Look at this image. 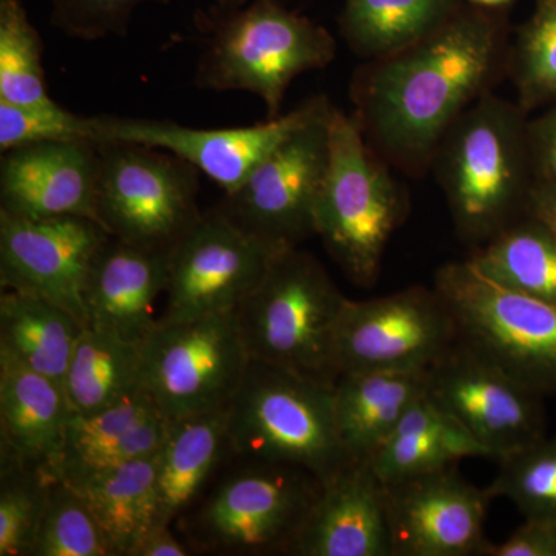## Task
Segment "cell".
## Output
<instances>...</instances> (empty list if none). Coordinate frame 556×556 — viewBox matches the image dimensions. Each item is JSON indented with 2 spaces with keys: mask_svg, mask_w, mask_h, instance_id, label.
<instances>
[{
  "mask_svg": "<svg viewBox=\"0 0 556 556\" xmlns=\"http://www.w3.org/2000/svg\"><path fill=\"white\" fill-rule=\"evenodd\" d=\"M529 113L486 93L447 131L431 169L447 200L460 239L482 247L525 217L535 185Z\"/></svg>",
  "mask_w": 556,
  "mask_h": 556,
  "instance_id": "7a4b0ae2",
  "label": "cell"
},
{
  "mask_svg": "<svg viewBox=\"0 0 556 556\" xmlns=\"http://www.w3.org/2000/svg\"><path fill=\"white\" fill-rule=\"evenodd\" d=\"M457 343L455 320L437 289L412 287L346 299L336 328L339 376L351 371H428Z\"/></svg>",
  "mask_w": 556,
  "mask_h": 556,
  "instance_id": "7c38bea8",
  "label": "cell"
},
{
  "mask_svg": "<svg viewBox=\"0 0 556 556\" xmlns=\"http://www.w3.org/2000/svg\"><path fill=\"white\" fill-rule=\"evenodd\" d=\"M193 555L188 544L174 527H150L127 556H189Z\"/></svg>",
  "mask_w": 556,
  "mask_h": 556,
  "instance_id": "ab89813d",
  "label": "cell"
},
{
  "mask_svg": "<svg viewBox=\"0 0 556 556\" xmlns=\"http://www.w3.org/2000/svg\"><path fill=\"white\" fill-rule=\"evenodd\" d=\"M345 302L313 254L285 249L236 311L249 356L334 386L336 328Z\"/></svg>",
  "mask_w": 556,
  "mask_h": 556,
  "instance_id": "52a82bcc",
  "label": "cell"
},
{
  "mask_svg": "<svg viewBox=\"0 0 556 556\" xmlns=\"http://www.w3.org/2000/svg\"><path fill=\"white\" fill-rule=\"evenodd\" d=\"M527 131L536 179H556V101L544 115L529 121Z\"/></svg>",
  "mask_w": 556,
  "mask_h": 556,
  "instance_id": "f35d334b",
  "label": "cell"
},
{
  "mask_svg": "<svg viewBox=\"0 0 556 556\" xmlns=\"http://www.w3.org/2000/svg\"><path fill=\"white\" fill-rule=\"evenodd\" d=\"M391 169L368 144L353 113L334 108L316 236L357 287L378 281L388 241L408 214L407 192Z\"/></svg>",
  "mask_w": 556,
  "mask_h": 556,
  "instance_id": "5b68a950",
  "label": "cell"
},
{
  "mask_svg": "<svg viewBox=\"0 0 556 556\" xmlns=\"http://www.w3.org/2000/svg\"><path fill=\"white\" fill-rule=\"evenodd\" d=\"M230 459L228 408L170 419L156 453L155 526L174 527Z\"/></svg>",
  "mask_w": 556,
  "mask_h": 556,
  "instance_id": "603a6c76",
  "label": "cell"
},
{
  "mask_svg": "<svg viewBox=\"0 0 556 556\" xmlns=\"http://www.w3.org/2000/svg\"><path fill=\"white\" fill-rule=\"evenodd\" d=\"M468 262L503 287L556 305V237L530 215L477 248Z\"/></svg>",
  "mask_w": 556,
  "mask_h": 556,
  "instance_id": "f546056e",
  "label": "cell"
},
{
  "mask_svg": "<svg viewBox=\"0 0 556 556\" xmlns=\"http://www.w3.org/2000/svg\"><path fill=\"white\" fill-rule=\"evenodd\" d=\"M289 555L393 556L387 485L369 460H351L324 482Z\"/></svg>",
  "mask_w": 556,
  "mask_h": 556,
  "instance_id": "d6986e66",
  "label": "cell"
},
{
  "mask_svg": "<svg viewBox=\"0 0 556 556\" xmlns=\"http://www.w3.org/2000/svg\"><path fill=\"white\" fill-rule=\"evenodd\" d=\"M86 328L50 300L16 289L0 292V348L62 387Z\"/></svg>",
  "mask_w": 556,
  "mask_h": 556,
  "instance_id": "484cf974",
  "label": "cell"
},
{
  "mask_svg": "<svg viewBox=\"0 0 556 556\" xmlns=\"http://www.w3.org/2000/svg\"><path fill=\"white\" fill-rule=\"evenodd\" d=\"M386 485L393 556H481L489 490L456 466Z\"/></svg>",
  "mask_w": 556,
  "mask_h": 556,
  "instance_id": "e0dca14e",
  "label": "cell"
},
{
  "mask_svg": "<svg viewBox=\"0 0 556 556\" xmlns=\"http://www.w3.org/2000/svg\"><path fill=\"white\" fill-rule=\"evenodd\" d=\"M97 222L113 239L172 252L203 215L201 172L174 153L124 141H98Z\"/></svg>",
  "mask_w": 556,
  "mask_h": 556,
  "instance_id": "9c48e42d",
  "label": "cell"
},
{
  "mask_svg": "<svg viewBox=\"0 0 556 556\" xmlns=\"http://www.w3.org/2000/svg\"><path fill=\"white\" fill-rule=\"evenodd\" d=\"M281 251L241 230L217 207L203 212L172 249L159 321L237 311Z\"/></svg>",
  "mask_w": 556,
  "mask_h": 556,
  "instance_id": "4fadbf2b",
  "label": "cell"
},
{
  "mask_svg": "<svg viewBox=\"0 0 556 556\" xmlns=\"http://www.w3.org/2000/svg\"><path fill=\"white\" fill-rule=\"evenodd\" d=\"M64 388L73 415H91L121 404L144 390L141 345L84 329Z\"/></svg>",
  "mask_w": 556,
  "mask_h": 556,
  "instance_id": "83f0119b",
  "label": "cell"
},
{
  "mask_svg": "<svg viewBox=\"0 0 556 556\" xmlns=\"http://www.w3.org/2000/svg\"><path fill=\"white\" fill-rule=\"evenodd\" d=\"M434 289L447 303L457 340L548 396L556 394V305L484 276L468 260L441 266Z\"/></svg>",
  "mask_w": 556,
  "mask_h": 556,
  "instance_id": "ba28073f",
  "label": "cell"
},
{
  "mask_svg": "<svg viewBox=\"0 0 556 556\" xmlns=\"http://www.w3.org/2000/svg\"><path fill=\"white\" fill-rule=\"evenodd\" d=\"M507 78L526 113L556 101V0H536L508 51Z\"/></svg>",
  "mask_w": 556,
  "mask_h": 556,
  "instance_id": "d6a6232c",
  "label": "cell"
},
{
  "mask_svg": "<svg viewBox=\"0 0 556 556\" xmlns=\"http://www.w3.org/2000/svg\"><path fill=\"white\" fill-rule=\"evenodd\" d=\"M510 42L503 9L464 3L426 38L367 61L350 97L368 144L393 169L424 177L453 124L507 78Z\"/></svg>",
  "mask_w": 556,
  "mask_h": 556,
  "instance_id": "6da1fadb",
  "label": "cell"
},
{
  "mask_svg": "<svg viewBox=\"0 0 556 556\" xmlns=\"http://www.w3.org/2000/svg\"><path fill=\"white\" fill-rule=\"evenodd\" d=\"M526 214L543 223L556 237V179H536L530 190Z\"/></svg>",
  "mask_w": 556,
  "mask_h": 556,
  "instance_id": "60d3db41",
  "label": "cell"
},
{
  "mask_svg": "<svg viewBox=\"0 0 556 556\" xmlns=\"http://www.w3.org/2000/svg\"><path fill=\"white\" fill-rule=\"evenodd\" d=\"M54 479L0 452V556L33 555Z\"/></svg>",
  "mask_w": 556,
  "mask_h": 556,
  "instance_id": "4dcf8cb0",
  "label": "cell"
},
{
  "mask_svg": "<svg viewBox=\"0 0 556 556\" xmlns=\"http://www.w3.org/2000/svg\"><path fill=\"white\" fill-rule=\"evenodd\" d=\"M156 455L70 484L86 500L108 538L113 556H127L155 526Z\"/></svg>",
  "mask_w": 556,
  "mask_h": 556,
  "instance_id": "f1b7e54d",
  "label": "cell"
},
{
  "mask_svg": "<svg viewBox=\"0 0 556 556\" xmlns=\"http://www.w3.org/2000/svg\"><path fill=\"white\" fill-rule=\"evenodd\" d=\"M43 43L22 0H0V101L54 104L47 90Z\"/></svg>",
  "mask_w": 556,
  "mask_h": 556,
  "instance_id": "1f68e13d",
  "label": "cell"
},
{
  "mask_svg": "<svg viewBox=\"0 0 556 556\" xmlns=\"http://www.w3.org/2000/svg\"><path fill=\"white\" fill-rule=\"evenodd\" d=\"M100 172V144L91 139L7 150L0 161V211L27 218L97 219Z\"/></svg>",
  "mask_w": 556,
  "mask_h": 556,
  "instance_id": "ac0fdd59",
  "label": "cell"
},
{
  "mask_svg": "<svg viewBox=\"0 0 556 556\" xmlns=\"http://www.w3.org/2000/svg\"><path fill=\"white\" fill-rule=\"evenodd\" d=\"M428 390V371L342 372L332 386L336 426L354 460H369Z\"/></svg>",
  "mask_w": 556,
  "mask_h": 556,
  "instance_id": "cb8c5ba5",
  "label": "cell"
},
{
  "mask_svg": "<svg viewBox=\"0 0 556 556\" xmlns=\"http://www.w3.org/2000/svg\"><path fill=\"white\" fill-rule=\"evenodd\" d=\"M336 53L338 42L327 28L278 0H251L218 11L197 64L195 86L257 94L273 119L281 115L292 80L328 67Z\"/></svg>",
  "mask_w": 556,
  "mask_h": 556,
  "instance_id": "8992f818",
  "label": "cell"
},
{
  "mask_svg": "<svg viewBox=\"0 0 556 556\" xmlns=\"http://www.w3.org/2000/svg\"><path fill=\"white\" fill-rule=\"evenodd\" d=\"M141 350L142 387L167 419L228 408L251 362L236 311L159 321Z\"/></svg>",
  "mask_w": 556,
  "mask_h": 556,
  "instance_id": "30bf717a",
  "label": "cell"
},
{
  "mask_svg": "<svg viewBox=\"0 0 556 556\" xmlns=\"http://www.w3.org/2000/svg\"><path fill=\"white\" fill-rule=\"evenodd\" d=\"M324 98L325 94H316L287 115L230 129H193L172 121L94 116V138L166 150L195 166L217 182L223 192L230 193L289 134L311 118Z\"/></svg>",
  "mask_w": 556,
  "mask_h": 556,
  "instance_id": "2e32d148",
  "label": "cell"
},
{
  "mask_svg": "<svg viewBox=\"0 0 556 556\" xmlns=\"http://www.w3.org/2000/svg\"><path fill=\"white\" fill-rule=\"evenodd\" d=\"M428 397L500 460L546 434L543 394L457 340L428 369Z\"/></svg>",
  "mask_w": 556,
  "mask_h": 556,
  "instance_id": "5bb4252c",
  "label": "cell"
},
{
  "mask_svg": "<svg viewBox=\"0 0 556 556\" xmlns=\"http://www.w3.org/2000/svg\"><path fill=\"white\" fill-rule=\"evenodd\" d=\"M169 255L110 237L87 277V328L142 346L160 320L155 306L166 294Z\"/></svg>",
  "mask_w": 556,
  "mask_h": 556,
  "instance_id": "ffe728a7",
  "label": "cell"
},
{
  "mask_svg": "<svg viewBox=\"0 0 556 556\" xmlns=\"http://www.w3.org/2000/svg\"><path fill=\"white\" fill-rule=\"evenodd\" d=\"M51 25L70 38L101 40L127 35L135 11L146 3L170 0H49Z\"/></svg>",
  "mask_w": 556,
  "mask_h": 556,
  "instance_id": "8d00e7d4",
  "label": "cell"
},
{
  "mask_svg": "<svg viewBox=\"0 0 556 556\" xmlns=\"http://www.w3.org/2000/svg\"><path fill=\"white\" fill-rule=\"evenodd\" d=\"M463 5V0H345L340 35L357 56L378 60L426 38Z\"/></svg>",
  "mask_w": 556,
  "mask_h": 556,
  "instance_id": "4316f807",
  "label": "cell"
},
{
  "mask_svg": "<svg viewBox=\"0 0 556 556\" xmlns=\"http://www.w3.org/2000/svg\"><path fill=\"white\" fill-rule=\"evenodd\" d=\"M170 419L142 390L121 404L91 415L70 416L53 477L78 484L84 479L156 455Z\"/></svg>",
  "mask_w": 556,
  "mask_h": 556,
  "instance_id": "44dd1931",
  "label": "cell"
},
{
  "mask_svg": "<svg viewBox=\"0 0 556 556\" xmlns=\"http://www.w3.org/2000/svg\"><path fill=\"white\" fill-rule=\"evenodd\" d=\"M485 450L428 394L405 413L369 464L383 484L444 470Z\"/></svg>",
  "mask_w": 556,
  "mask_h": 556,
  "instance_id": "d4e9b609",
  "label": "cell"
},
{
  "mask_svg": "<svg viewBox=\"0 0 556 556\" xmlns=\"http://www.w3.org/2000/svg\"><path fill=\"white\" fill-rule=\"evenodd\" d=\"M481 556H556V519L526 518L504 543L486 541Z\"/></svg>",
  "mask_w": 556,
  "mask_h": 556,
  "instance_id": "74e56055",
  "label": "cell"
},
{
  "mask_svg": "<svg viewBox=\"0 0 556 556\" xmlns=\"http://www.w3.org/2000/svg\"><path fill=\"white\" fill-rule=\"evenodd\" d=\"M94 138V116L84 118L62 109L58 102L50 105H16L0 101V150L22 148L47 141Z\"/></svg>",
  "mask_w": 556,
  "mask_h": 556,
  "instance_id": "d590c367",
  "label": "cell"
},
{
  "mask_svg": "<svg viewBox=\"0 0 556 556\" xmlns=\"http://www.w3.org/2000/svg\"><path fill=\"white\" fill-rule=\"evenodd\" d=\"M232 459L175 530L193 555H289L324 481L305 468Z\"/></svg>",
  "mask_w": 556,
  "mask_h": 556,
  "instance_id": "3957f363",
  "label": "cell"
},
{
  "mask_svg": "<svg viewBox=\"0 0 556 556\" xmlns=\"http://www.w3.org/2000/svg\"><path fill=\"white\" fill-rule=\"evenodd\" d=\"M334 108L325 97L311 118L215 207L241 230L273 247L299 248L316 236V207L327 178Z\"/></svg>",
  "mask_w": 556,
  "mask_h": 556,
  "instance_id": "8fae6325",
  "label": "cell"
},
{
  "mask_svg": "<svg viewBox=\"0 0 556 556\" xmlns=\"http://www.w3.org/2000/svg\"><path fill=\"white\" fill-rule=\"evenodd\" d=\"M70 416L64 387L0 348V452L51 473Z\"/></svg>",
  "mask_w": 556,
  "mask_h": 556,
  "instance_id": "7402d4cb",
  "label": "cell"
},
{
  "mask_svg": "<svg viewBox=\"0 0 556 556\" xmlns=\"http://www.w3.org/2000/svg\"><path fill=\"white\" fill-rule=\"evenodd\" d=\"M236 459L305 468L327 482L351 463L339 438L332 386L252 358L228 407Z\"/></svg>",
  "mask_w": 556,
  "mask_h": 556,
  "instance_id": "277c9868",
  "label": "cell"
},
{
  "mask_svg": "<svg viewBox=\"0 0 556 556\" xmlns=\"http://www.w3.org/2000/svg\"><path fill=\"white\" fill-rule=\"evenodd\" d=\"M468 5L481 7V9L500 10L510 5L514 0H463Z\"/></svg>",
  "mask_w": 556,
  "mask_h": 556,
  "instance_id": "b9f144b4",
  "label": "cell"
},
{
  "mask_svg": "<svg viewBox=\"0 0 556 556\" xmlns=\"http://www.w3.org/2000/svg\"><path fill=\"white\" fill-rule=\"evenodd\" d=\"M490 496L506 497L525 518L556 519V437H544L500 459Z\"/></svg>",
  "mask_w": 556,
  "mask_h": 556,
  "instance_id": "836d02e7",
  "label": "cell"
},
{
  "mask_svg": "<svg viewBox=\"0 0 556 556\" xmlns=\"http://www.w3.org/2000/svg\"><path fill=\"white\" fill-rule=\"evenodd\" d=\"M31 556H113L108 538L75 486L54 479Z\"/></svg>",
  "mask_w": 556,
  "mask_h": 556,
  "instance_id": "e575fe53",
  "label": "cell"
},
{
  "mask_svg": "<svg viewBox=\"0 0 556 556\" xmlns=\"http://www.w3.org/2000/svg\"><path fill=\"white\" fill-rule=\"evenodd\" d=\"M215 2H217L218 11H230L241 9L251 0H215Z\"/></svg>",
  "mask_w": 556,
  "mask_h": 556,
  "instance_id": "7bdbcfd3",
  "label": "cell"
},
{
  "mask_svg": "<svg viewBox=\"0 0 556 556\" xmlns=\"http://www.w3.org/2000/svg\"><path fill=\"white\" fill-rule=\"evenodd\" d=\"M109 239L93 218H27L0 211V288L50 300L87 327V277Z\"/></svg>",
  "mask_w": 556,
  "mask_h": 556,
  "instance_id": "9a60e30c",
  "label": "cell"
}]
</instances>
